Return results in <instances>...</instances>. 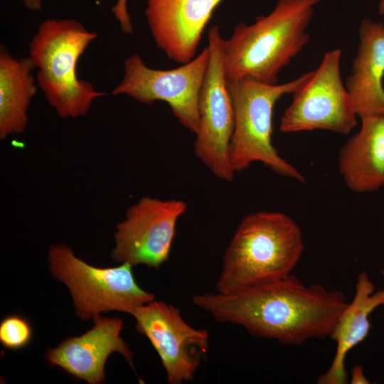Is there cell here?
Masks as SVG:
<instances>
[{"instance_id":"1","label":"cell","mask_w":384,"mask_h":384,"mask_svg":"<svg viewBox=\"0 0 384 384\" xmlns=\"http://www.w3.org/2000/svg\"><path fill=\"white\" fill-rule=\"evenodd\" d=\"M192 302L218 322L292 345L329 336L348 303L342 292L306 286L292 274L232 293L196 294Z\"/></svg>"},{"instance_id":"2","label":"cell","mask_w":384,"mask_h":384,"mask_svg":"<svg viewBox=\"0 0 384 384\" xmlns=\"http://www.w3.org/2000/svg\"><path fill=\"white\" fill-rule=\"evenodd\" d=\"M321 0H278L251 24L235 26L223 44L227 82L250 79L276 84L280 71L309 41L307 28Z\"/></svg>"},{"instance_id":"3","label":"cell","mask_w":384,"mask_h":384,"mask_svg":"<svg viewBox=\"0 0 384 384\" xmlns=\"http://www.w3.org/2000/svg\"><path fill=\"white\" fill-rule=\"evenodd\" d=\"M304 251L302 230L288 215L258 211L238 225L223 257L217 292H238L292 274Z\"/></svg>"},{"instance_id":"4","label":"cell","mask_w":384,"mask_h":384,"mask_svg":"<svg viewBox=\"0 0 384 384\" xmlns=\"http://www.w3.org/2000/svg\"><path fill=\"white\" fill-rule=\"evenodd\" d=\"M97 38L76 20L48 18L31 41L28 57L38 69L37 85L61 118L86 115L94 100L106 95L77 74L80 56Z\"/></svg>"},{"instance_id":"5","label":"cell","mask_w":384,"mask_h":384,"mask_svg":"<svg viewBox=\"0 0 384 384\" xmlns=\"http://www.w3.org/2000/svg\"><path fill=\"white\" fill-rule=\"evenodd\" d=\"M305 73L291 81L267 84L250 79L227 82L234 110L230 159L235 173L261 162L275 173L304 182L302 174L280 156L272 144L273 110L284 95L295 92L309 78Z\"/></svg>"},{"instance_id":"6","label":"cell","mask_w":384,"mask_h":384,"mask_svg":"<svg viewBox=\"0 0 384 384\" xmlns=\"http://www.w3.org/2000/svg\"><path fill=\"white\" fill-rule=\"evenodd\" d=\"M48 263L53 277L68 288L75 312L82 320L110 311L132 314L137 308L154 300V294L139 286L129 264L95 267L75 256L65 244L49 247Z\"/></svg>"},{"instance_id":"7","label":"cell","mask_w":384,"mask_h":384,"mask_svg":"<svg viewBox=\"0 0 384 384\" xmlns=\"http://www.w3.org/2000/svg\"><path fill=\"white\" fill-rule=\"evenodd\" d=\"M209 60L208 47L186 63L169 70L149 68L138 54L127 58L124 74L113 95L144 104L166 102L180 124L195 134L200 125L198 101Z\"/></svg>"},{"instance_id":"8","label":"cell","mask_w":384,"mask_h":384,"mask_svg":"<svg viewBox=\"0 0 384 384\" xmlns=\"http://www.w3.org/2000/svg\"><path fill=\"white\" fill-rule=\"evenodd\" d=\"M341 55L338 48L326 52L317 68L292 94L280 119L281 132L327 130L347 134L356 127L358 116L341 78Z\"/></svg>"},{"instance_id":"9","label":"cell","mask_w":384,"mask_h":384,"mask_svg":"<svg viewBox=\"0 0 384 384\" xmlns=\"http://www.w3.org/2000/svg\"><path fill=\"white\" fill-rule=\"evenodd\" d=\"M224 39L218 26L208 33L209 60L201 90L199 129L196 134L194 153L217 178L232 181L235 172L230 159V144L234 129V110L224 74Z\"/></svg>"},{"instance_id":"10","label":"cell","mask_w":384,"mask_h":384,"mask_svg":"<svg viewBox=\"0 0 384 384\" xmlns=\"http://www.w3.org/2000/svg\"><path fill=\"white\" fill-rule=\"evenodd\" d=\"M186 209V203L180 199L140 198L116 226L112 259L159 269L169 260L176 224Z\"/></svg>"},{"instance_id":"11","label":"cell","mask_w":384,"mask_h":384,"mask_svg":"<svg viewBox=\"0 0 384 384\" xmlns=\"http://www.w3.org/2000/svg\"><path fill=\"white\" fill-rule=\"evenodd\" d=\"M132 315L136 320V329L157 352L167 382L181 384L193 380L208 351V331L193 328L183 319L178 309L161 301L144 304Z\"/></svg>"},{"instance_id":"12","label":"cell","mask_w":384,"mask_h":384,"mask_svg":"<svg viewBox=\"0 0 384 384\" xmlns=\"http://www.w3.org/2000/svg\"><path fill=\"white\" fill-rule=\"evenodd\" d=\"M222 1L146 0L145 16L157 47L176 63L192 60Z\"/></svg>"},{"instance_id":"13","label":"cell","mask_w":384,"mask_h":384,"mask_svg":"<svg viewBox=\"0 0 384 384\" xmlns=\"http://www.w3.org/2000/svg\"><path fill=\"white\" fill-rule=\"evenodd\" d=\"M92 321V328L85 334L68 337L55 348H48V363L90 384L104 382L105 363L113 352L123 356L134 369V354L120 336L123 321L100 315Z\"/></svg>"},{"instance_id":"14","label":"cell","mask_w":384,"mask_h":384,"mask_svg":"<svg viewBox=\"0 0 384 384\" xmlns=\"http://www.w3.org/2000/svg\"><path fill=\"white\" fill-rule=\"evenodd\" d=\"M359 43L345 85L360 118L384 116V23L362 20Z\"/></svg>"},{"instance_id":"15","label":"cell","mask_w":384,"mask_h":384,"mask_svg":"<svg viewBox=\"0 0 384 384\" xmlns=\"http://www.w3.org/2000/svg\"><path fill=\"white\" fill-rule=\"evenodd\" d=\"M359 131L341 147L338 169L355 193H371L384 186V116L361 118Z\"/></svg>"},{"instance_id":"16","label":"cell","mask_w":384,"mask_h":384,"mask_svg":"<svg viewBox=\"0 0 384 384\" xmlns=\"http://www.w3.org/2000/svg\"><path fill=\"white\" fill-rule=\"evenodd\" d=\"M381 306H384V289L375 292V286L367 273L360 272L354 297L341 312L329 336L336 343L335 356L328 370L318 378L317 383H346V356L368 336L370 329L369 316Z\"/></svg>"},{"instance_id":"17","label":"cell","mask_w":384,"mask_h":384,"mask_svg":"<svg viewBox=\"0 0 384 384\" xmlns=\"http://www.w3.org/2000/svg\"><path fill=\"white\" fill-rule=\"evenodd\" d=\"M35 68L31 58H14L4 47L0 50V138L23 133L28 110L37 91Z\"/></svg>"},{"instance_id":"18","label":"cell","mask_w":384,"mask_h":384,"mask_svg":"<svg viewBox=\"0 0 384 384\" xmlns=\"http://www.w3.org/2000/svg\"><path fill=\"white\" fill-rule=\"evenodd\" d=\"M32 336L31 324L21 316H8L0 324V342L6 348H22L30 343Z\"/></svg>"},{"instance_id":"19","label":"cell","mask_w":384,"mask_h":384,"mask_svg":"<svg viewBox=\"0 0 384 384\" xmlns=\"http://www.w3.org/2000/svg\"><path fill=\"white\" fill-rule=\"evenodd\" d=\"M128 0H117L115 4L112 7L116 20L119 22L121 31L126 34L133 33V25L127 10Z\"/></svg>"},{"instance_id":"20","label":"cell","mask_w":384,"mask_h":384,"mask_svg":"<svg viewBox=\"0 0 384 384\" xmlns=\"http://www.w3.org/2000/svg\"><path fill=\"white\" fill-rule=\"evenodd\" d=\"M352 384H368L369 382L364 375L363 367L361 365H356L351 369Z\"/></svg>"},{"instance_id":"21","label":"cell","mask_w":384,"mask_h":384,"mask_svg":"<svg viewBox=\"0 0 384 384\" xmlns=\"http://www.w3.org/2000/svg\"><path fill=\"white\" fill-rule=\"evenodd\" d=\"M25 7L31 11H38L42 7L43 0H21Z\"/></svg>"},{"instance_id":"22","label":"cell","mask_w":384,"mask_h":384,"mask_svg":"<svg viewBox=\"0 0 384 384\" xmlns=\"http://www.w3.org/2000/svg\"><path fill=\"white\" fill-rule=\"evenodd\" d=\"M378 11L380 15L384 18V0H380L378 5Z\"/></svg>"},{"instance_id":"23","label":"cell","mask_w":384,"mask_h":384,"mask_svg":"<svg viewBox=\"0 0 384 384\" xmlns=\"http://www.w3.org/2000/svg\"><path fill=\"white\" fill-rule=\"evenodd\" d=\"M381 274H382L383 277H384V270H383L381 271Z\"/></svg>"}]
</instances>
